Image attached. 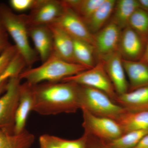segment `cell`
<instances>
[{"label":"cell","mask_w":148,"mask_h":148,"mask_svg":"<svg viewBox=\"0 0 148 148\" xmlns=\"http://www.w3.org/2000/svg\"><path fill=\"white\" fill-rule=\"evenodd\" d=\"M108 76L112 84L117 95L129 91V84L123 67V58L119 51L103 60Z\"/></svg>","instance_id":"7c38bea8"},{"label":"cell","mask_w":148,"mask_h":148,"mask_svg":"<svg viewBox=\"0 0 148 148\" xmlns=\"http://www.w3.org/2000/svg\"><path fill=\"white\" fill-rule=\"evenodd\" d=\"M10 45L8 42L7 33H0V54Z\"/></svg>","instance_id":"4dcf8cb0"},{"label":"cell","mask_w":148,"mask_h":148,"mask_svg":"<svg viewBox=\"0 0 148 148\" xmlns=\"http://www.w3.org/2000/svg\"><path fill=\"white\" fill-rule=\"evenodd\" d=\"M79 85L69 82L33 85V111L44 116L73 113L80 109Z\"/></svg>","instance_id":"6da1fadb"},{"label":"cell","mask_w":148,"mask_h":148,"mask_svg":"<svg viewBox=\"0 0 148 148\" xmlns=\"http://www.w3.org/2000/svg\"><path fill=\"white\" fill-rule=\"evenodd\" d=\"M34 103L33 85L25 82L21 83L19 101L14 119V134H19L26 130L27 119L31 111H33Z\"/></svg>","instance_id":"4fadbf2b"},{"label":"cell","mask_w":148,"mask_h":148,"mask_svg":"<svg viewBox=\"0 0 148 148\" xmlns=\"http://www.w3.org/2000/svg\"><path fill=\"white\" fill-rule=\"evenodd\" d=\"M128 26L138 34L147 45L148 40V12L140 8L137 9L130 17Z\"/></svg>","instance_id":"d4e9b609"},{"label":"cell","mask_w":148,"mask_h":148,"mask_svg":"<svg viewBox=\"0 0 148 148\" xmlns=\"http://www.w3.org/2000/svg\"><path fill=\"white\" fill-rule=\"evenodd\" d=\"M140 8L148 12V0H138Z\"/></svg>","instance_id":"836d02e7"},{"label":"cell","mask_w":148,"mask_h":148,"mask_svg":"<svg viewBox=\"0 0 148 148\" xmlns=\"http://www.w3.org/2000/svg\"><path fill=\"white\" fill-rule=\"evenodd\" d=\"M83 127L85 134L93 136L101 141H110L120 137L123 134L118 123L114 120L97 116L82 110Z\"/></svg>","instance_id":"52a82bcc"},{"label":"cell","mask_w":148,"mask_h":148,"mask_svg":"<svg viewBox=\"0 0 148 148\" xmlns=\"http://www.w3.org/2000/svg\"><path fill=\"white\" fill-rule=\"evenodd\" d=\"M121 30L111 21L93 36L95 56L98 61H103L118 51Z\"/></svg>","instance_id":"ba28073f"},{"label":"cell","mask_w":148,"mask_h":148,"mask_svg":"<svg viewBox=\"0 0 148 148\" xmlns=\"http://www.w3.org/2000/svg\"><path fill=\"white\" fill-rule=\"evenodd\" d=\"M74 55L77 64L90 69L96 65L93 46L86 42L73 39Z\"/></svg>","instance_id":"603a6c76"},{"label":"cell","mask_w":148,"mask_h":148,"mask_svg":"<svg viewBox=\"0 0 148 148\" xmlns=\"http://www.w3.org/2000/svg\"><path fill=\"white\" fill-rule=\"evenodd\" d=\"M48 26L53 35V53L65 61L77 64L74 57L73 38L55 25L50 24Z\"/></svg>","instance_id":"9a60e30c"},{"label":"cell","mask_w":148,"mask_h":148,"mask_svg":"<svg viewBox=\"0 0 148 148\" xmlns=\"http://www.w3.org/2000/svg\"><path fill=\"white\" fill-rule=\"evenodd\" d=\"M148 134V130L132 131L110 141H101L108 148H132Z\"/></svg>","instance_id":"cb8c5ba5"},{"label":"cell","mask_w":148,"mask_h":148,"mask_svg":"<svg viewBox=\"0 0 148 148\" xmlns=\"http://www.w3.org/2000/svg\"><path fill=\"white\" fill-rule=\"evenodd\" d=\"M40 148H61L56 143L53 135L44 134L39 139Z\"/></svg>","instance_id":"f546056e"},{"label":"cell","mask_w":148,"mask_h":148,"mask_svg":"<svg viewBox=\"0 0 148 148\" xmlns=\"http://www.w3.org/2000/svg\"><path fill=\"white\" fill-rule=\"evenodd\" d=\"M116 1L104 0L89 19L85 22L89 31L95 34L105 27L112 14Z\"/></svg>","instance_id":"d6986e66"},{"label":"cell","mask_w":148,"mask_h":148,"mask_svg":"<svg viewBox=\"0 0 148 148\" xmlns=\"http://www.w3.org/2000/svg\"><path fill=\"white\" fill-rule=\"evenodd\" d=\"M141 60L148 63V40L146 45L145 51L143 58Z\"/></svg>","instance_id":"e575fe53"},{"label":"cell","mask_w":148,"mask_h":148,"mask_svg":"<svg viewBox=\"0 0 148 148\" xmlns=\"http://www.w3.org/2000/svg\"><path fill=\"white\" fill-rule=\"evenodd\" d=\"M88 69H89L80 64L65 61L53 53L40 66L24 70L19 74V77L32 85L60 82Z\"/></svg>","instance_id":"7a4b0ae2"},{"label":"cell","mask_w":148,"mask_h":148,"mask_svg":"<svg viewBox=\"0 0 148 148\" xmlns=\"http://www.w3.org/2000/svg\"><path fill=\"white\" fill-rule=\"evenodd\" d=\"M51 24L64 30L73 38L86 42L93 46V35L82 18L70 9L64 6L61 15Z\"/></svg>","instance_id":"9c48e42d"},{"label":"cell","mask_w":148,"mask_h":148,"mask_svg":"<svg viewBox=\"0 0 148 148\" xmlns=\"http://www.w3.org/2000/svg\"><path fill=\"white\" fill-rule=\"evenodd\" d=\"M79 86L81 110L116 121L126 110L103 91L88 86L79 85Z\"/></svg>","instance_id":"277c9868"},{"label":"cell","mask_w":148,"mask_h":148,"mask_svg":"<svg viewBox=\"0 0 148 148\" xmlns=\"http://www.w3.org/2000/svg\"><path fill=\"white\" fill-rule=\"evenodd\" d=\"M104 0H64V6L74 11L85 22L92 16Z\"/></svg>","instance_id":"7402d4cb"},{"label":"cell","mask_w":148,"mask_h":148,"mask_svg":"<svg viewBox=\"0 0 148 148\" xmlns=\"http://www.w3.org/2000/svg\"><path fill=\"white\" fill-rule=\"evenodd\" d=\"M26 66L24 59L18 52L7 68L0 74V86L11 78L19 75Z\"/></svg>","instance_id":"484cf974"},{"label":"cell","mask_w":148,"mask_h":148,"mask_svg":"<svg viewBox=\"0 0 148 148\" xmlns=\"http://www.w3.org/2000/svg\"><path fill=\"white\" fill-rule=\"evenodd\" d=\"M34 141V135L26 129L18 134L0 129V148H30Z\"/></svg>","instance_id":"44dd1931"},{"label":"cell","mask_w":148,"mask_h":148,"mask_svg":"<svg viewBox=\"0 0 148 148\" xmlns=\"http://www.w3.org/2000/svg\"><path fill=\"white\" fill-rule=\"evenodd\" d=\"M132 148H148V134L143 137L138 144Z\"/></svg>","instance_id":"1f68e13d"},{"label":"cell","mask_w":148,"mask_h":148,"mask_svg":"<svg viewBox=\"0 0 148 148\" xmlns=\"http://www.w3.org/2000/svg\"><path fill=\"white\" fill-rule=\"evenodd\" d=\"M56 143L61 148H86L87 136L84 135L81 138L75 140H68L53 136Z\"/></svg>","instance_id":"4316f807"},{"label":"cell","mask_w":148,"mask_h":148,"mask_svg":"<svg viewBox=\"0 0 148 148\" xmlns=\"http://www.w3.org/2000/svg\"><path fill=\"white\" fill-rule=\"evenodd\" d=\"M146 44L129 26L121 30L118 51L124 60L140 61L144 56Z\"/></svg>","instance_id":"8fae6325"},{"label":"cell","mask_w":148,"mask_h":148,"mask_svg":"<svg viewBox=\"0 0 148 148\" xmlns=\"http://www.w3.org/2000/svg\"><path fill=\"white\" fill-rule=\"evenodd\" d=\"M7 82L3 83V84L0 86V96L4 93V92L5 91L6 88L7 84Z\"/></svg>","instance_id":"d590c367"},{"label":"cell","mask_w":148,"mask_h":148,"mask_svg":"<svg viewBox=\"0 0 148 148\" xmlns=\"http://www.w3.org/2000/svg\"><path fill=\"white\" fill-rule=\"evenodd\" d=\"M98 140L99 142L98 143H96V144L95 143H93L92 145V143L88 140L87 138L86 148H108L105 146L101 141Z\"/></svg>","instance_id":"d6a6232c"},{"label":"cell","mask_w":148,"mask_h":148,"mask_svg":"<svg viewBox=\"0 0 148 148\" xmlns=\"http://www.w3.org/2000/svg\"><path fill=\"white\" fill-rule=\"evenodd\" d=\"M123 134L132 131L148 130V111L125 110L116 120Z\"/></svg>","instance_id":"ac0fdd59"},{"label":"cell","mask_w":148,"mask_h":148,"mask_svg":"<svg viewBox=\"0 0 148 148\" xmlns=\"http://www.w3.org/2000/svg\"><path fill=\"white\" fill-rule=\"evenodd\" d=\"M4 32H6L5 29L4 27L2 20L1 16V14H0V33Z\"/></svg>","instance_id":"8d00e7d4"},{"label":"cell","mask_w":148,"mask_h":148,"mask_svg":"<svg viewBox=\"0 0 148 148\" xmlns=\"http://www.w3.org/2000/svg\"><path fill=\"white\" fill-rule=\"evenodd\" d=\"M139 8L138 0L116 1L111 21L123 30L128 26L130 17Z\"/></svg>","instance_id":"ffe728a7"},{"label":"cell","mask_w":148,"mask_h":148,"mask_svg":"<svg viewBox=\"0 0 148 148\" xmlns=\"http://www.w3.org/2000/svg\"><path fill=\"white\" fill-rule=\"evenodd\" d=\"M29 38L32 40L42 62H45L53 51V35L48 26H29Z\"/></svg>","instance_id":"5bb4252c"},{"label":"cell","mask_w":148,"mask_h":148,"mask_svg":"<svg viewBox=\"0 0 148 148\" xmlns=\"http://www.w3.org/2000/svg\"><path fill=\"white\" fill-rule=\"evenodd\" d=\"M123 67L129 84V91L148 86V63L140 60L123 59Z\"/></svg>","instance_id":"2e32d148"},{"label":"cell","mask_w":148,"mask_h":148,"mask_svg":"<svg viewBox=\"0 0 148 148\" xmlns=\"http://www.w3.org/2000/svg\"><path fill=\"white\" fill-rule=\"evenodd\" d=\"M39 0H10L9 4L12 10L18 12L32 10Z\"/></svg>","instance_id":"f1b7e54d"},{"label":"cell","mask_w":148,"mask_h":148,"mask_svg":"<svg viewBox=\"0 0 148 148\" xmlns=\"http://www.w3.org/2000/svg\"><path fill=\"white\" fill-rule=\"evenodd\" d=\"M61 82H69L96 88L105 92L114 101L117 95L102 61H98L92 68L66 78Z\"/></svg>","instance_id":"8992f818"},{"label":"cell","mask_w":148,"mask_h":148,"mask_svg":"<svg viewBox=\"0 0 148 148\" xmlns=\"http://www.w3.org/2000/svg\"><path fill=\"white\" fill-rule=\"evenodd\" d=\"M114 101L126 111H148V86L117 95Z\"/></svg>","instance_id":"e0dca14e"},{"label":"cell","mask_w":148,"mask_h":148,"mask_svg":"<svg viewBox=\"0 0 148 148\" xmlns=\"http://www.w3.org/2000/svg\"><path fill=\"white\" fill-rule=\"evenodd\" d=\"M0 14L6 32L12 38L18 53L26 66L31 67L39 57L29 42L27 15L16 14L4 5H0Z\"/></svg>","instance_id":"3957f363"},{"label":"cell","mask_w":148,"mask_h":148,"mask_svg":"<svg viewBox=\"0 0 148 148\" xmlns=\"http://www.w3.org/2000/svg\"><path fill=\"white\" fill-rule=\"evenodd\" d=\"M62 1L39 0L37 5L27 15L29 26L48 25L53 24L64 11Z\"/></svg>","instance_id":"30bf717a"},{"label":"cell","mask_w":148,"mask_h":148,"mask_svg":"<svg viewBox=\"0 0 148 148\" xmlns=\"http://www.w3.org/2000/svg\"><path fill=\"white\" fill-rule=\"evenodd\" d=\"M21 81L19 75L10 78L7 84L5 91L0 96V129L12 133H14Z\"/></svg>","instance_id":"5b68a950"},{"label":"cell","mask_w":148,"mask_h":148,"mask_svg":"<svg viewBox=\"0 0 148 148\" xmlns=\"http://www.w3.org/2000/svg\"><path fill=\"white\" fill-rule=\"evenodd\" d=\"M18 53L14 45H10L0 54V74L9 66Z\"/></svg>","instance_id":"83f0119b"}]
</instances>
